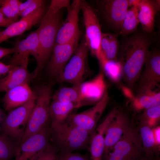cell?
I'll use <instances>...</instances> for the list:
<instances>
[{"instance_id": "38", "label": "cell", "mask_w": 160, "mask_h": 160, "mask_svg": "<svg viewBox=\"0 0 160 160\" xmlns=\"http://www.w3.org/2000/svg\"><path fill=\"white\" fill-rule=\"evenodd\" d=\"M13 67L10 65L5 64L0 61V77L3 75L7 74Z\"/></svg>"}, {"instance_id": "26", "label": "cell", "mask_w": 160, "mask_h": 160, "mask_svg": "<svg viewBox=\"0 0 160 160\" xmlns=\"http://www.w3.org/2000/svg\"><path fill=\"white\" fill-rule=\"evenodd\" d=\"M81 107L78 104L65 103L52 100L49 109L51 124H58L64 122L73 110Z\"/></svg>"}, {"instance_id": "20", "label": "cell", "mask_w": 160, "mask_h": 160, "mask_svg": "<svg viewBox=\"0 0 160 160\" xmlns=\"http://www.w3.org/2000/svg\"><path fill=\"white\" fill-rule=\"evenodd\" d=\"M14 47L15 52L8 64L14 67L20 65L30 55L35 57L39 48L37 30L31 33L25 39L17 41Z\"/></svg>"}, {"instance_id": "15", "label": "cell", "mask_w": 160, "mask_h": 160, "mask_svg": "<svg viewBox=\"0 0 160 160\" xmlns=\"http://www.w3.org/2000/svg\"><path fill=\"white\" fill-rule=\"evenodd\" d=\"M79 42L55 43L47 66V71L51 76L57 77L75 52L79 46Z\"/></svg>"}, {"instance_id": "11", "label": "cell", "mask_w": 160, "mask_h": 160, "mask_svg": "<svg viewBox=\"0 0 160 160\" xmlns=\"http://www.w3.org/2000/svg\"><path fill=\"white\" fill-rule=\"evenodd\" d=\"M80 5V0H74L71 3L67 9L65 20L58 32L56 43L63 44L71 41L79 42L80 37L79 25Z\"/></svg>"}, {"instance_id": "35", "label": "cell", "mask_w": 160, "mask_h": 160, "mask_svg": "<svg viewBox=\"0 0 160 160\" xmlns=\"http://www.w3.org/2000/svg\"><path fill=\"white\" fill-rule=\"evenodd\" d=\"M45 1L34 0L20 14V18L24 17L45 4Z\"/></svg>"}, {"instance_id": "41", "label": "cell", "mask_w": 160, "mask_h": 160, "mask_svg": "<svg viewBox=\"0 0 160 160\" xmlns=\"http://www.w3.org/2000/svg\"><path fill=\"white\" fill-rule=\"evenodd\" d=\"M7 114L0 108V134H2L5 120Z\"/></svg>"}, {"instance_id": "24", "label": "cell", "mask_w": 160, "mask_h": 160, "mask_svg": "<svg viewBox=\"0 0 160 160\" xmlns=\"http://www.w3.org/2000/svg\"><path fill=\"white\" fill-rule=\"evenodd\" d=\"M52 99L63 103L78 104L81 106L87 105L81 94L80 84L61 87L55 92Z\"/></svg>"}, {"instance_id": "9", "label": "cell", "mask_w": 160, "mask_h": 160, "mask_svg": "<svg viewBox=\"0 0 160 160\" xmlns=\"http://www.w3.org/2000/svg\"><path fill=\"white\" fill-rule=\"evenodd\" d=\"M144 65L136 84L137 93L140 94L156 90L160 82V53L158 49L149 51Z\"/></svg>"}, {"instance_id": "46", "label": "cell", "mask_w": 160, "mask_h": 160, "mask_svg": "<svg viewBox=\"0 0 160 160\" xmlns=\"http://www.w3.org/2000/svg\"><path fill=\"white\" fill-rule=\"evenodd\" d=\"M2 31V30H1L0 29V31Z\"/></svg>"}, {"instance_id": "21", "label": "cell", "mask_w": 160, "mask_h": 160, "mask_svg": "<svg viewBox=\"0 0 160 160\" xmlns=\"http://www.w3.org/2000/svg\"><path fill=\"white\" fill-rule=\"evenodd\" d=\"M158 0H140L137 3L138 17L143 31L149 34L154 32L155 19L159 9Z\"/></svg>"}, {"instance_id": "29", "label": "cell", "mask_w": 160, "mask_h": 160, "mask_svg": "<svg viewBox=\"0 0 160 160\" xmlns=\"http://www.w3.org/2000/svg\"><path fill=\"white\" fill-rule=\"evenodd\" d=\"M138 129L143 148L145 155L154 157L159 154L160 149L156 146L152 129L140 122Z\"/></svg>"}, {"instance_id": "32", "label": "cell", "mask_w": 160, "mask_h": 160, "mask_svg": "<svg viewBox=\"0 0 160 160\" xmlns=\"http://www.w3.org/2000/svg\"><path fill=\"white\" fill-rule=\"evenodd\" d=\"M140 119V122L151 129L158 126L160 120V105L143 110Z\"/></svg>"}, {"instance_id": "34", "label": "cell", "mask_w": 160, "mask_h": 160, "mask_svg": "<svg viewBox=\"0 0 160 160\" xmlns=\"http://www.w3.org/2000/svg\"><path fill=\"white\" fill-rule=\"evenodd\" d=\"M57 160H90L87 156L73 152H59Z\"/></svg>"}, {"instance_id": "43", "label": "cell", "mask_w": 160, "mask_h": 160, "mask_svg": "<svg viewBox=\"0 0 160 160\" xmlns=\"http://www.w3.org/2000/svg\"><path fill=\"white\" fill-rule=\"evenodd\" d=\"M154 158L145 155L137 160H153Z\"/></svg>"}, {"instance_id": "16", "label": "cell", "mask_w": 160, "mask_h": 160, "mask_svg": "<svg viewBox=\"0 0 160 160\" xmlns=\"http://www.w3.org/2000/svg\"><path fill=\"white\" fill-rule=\"evenodd\" d=\"M47 9L45 4L25 17L11 24L0 31V44L12 37L21 34L39 23Z\"/></svg>"}, {"instance_id": "37", "label": "cell", "mask_w": 160, "mask_h": 160, "mask_svg": "<svg viewBox=\"0 0 160 160\" xmlns=\"http://www.w3.org/2000/svg\"><path fill=\"white\" fill-rule=\"evenodd\" d=\"M155 143L156 146L160 149V127L158 126L152 129Z\"/></svg>"}, {"instance_id": "7", "label": "cell", "mask_w": 160, "mask_h": 160, "mask_svg": "<svg viewBox=\"0 0 160 160\" xmlns=\"http://www.w3.org/2000/svg\"><path fill=\"white\" fill-rule=\"evenodd\" d=\"M36 100V96L22 105L11 110L7 114L2 134L20 143Z\"/></svg>"}, {"instance_id": "25", "label": "cell", "mask_w": 160, "mask_h": 160, "mask_svg": "<svg viewBox=\"0 0 160 160\" xmlns=\"http://www.w3.org/2000/svg\"><path fill=\"white\" fill-rule=\"evenodd\" d=\"M118 35L117 33H102L100 45V53L106 59L117 60L120 46L118 38Z\"/></svg>"}, {"instance_id": "45", "label": "cell", "mask_w": 160, "mask_h": 160, "mask_svg": "<svg viewBox=\"0 0 160 160\" xmlns=\"http://www.w3.org/2000/svg\"><path fill=\"white\" fill-rule=\"evenodd\" d=\"M153 160H160V159L158 157H156V158H154Z\"/></svg>"}, {"instance_id": "1", "label": "cell", "mask_w": 160, "mask_h": 160, "mask_svg": "<svg viewBox=\"0 0 160 160\" xmlns=\"http://www.w3.org/2000/svg\"><path fill=\"white\" fill-rule=\"evenodd\" d=\"M151 43L150 34L143 31L124 37L120 43L117 60L122 67V80L131 89L142 72Z\"/></svg>"}, {"instance_id": "44", "label": "cell", "mask_w": 160, "mask_h": 160, "mask_svg": "<svg viewBox=\"0 0 160 160\" xmlns=\"http://www.w3.org/2000/svg\"><path fill=\"white\" fill-rule=\"evenodd\" d=\"M4 1V0H0V7H1V5H2L3 2V1Z\"/></svg>"}, {"instance_id": "5", "label": "cell", "mask_w": 160, "mask_h": 160, "mask_svg": "<svg viewBox=\"0 0 160 160\" xmlns=\"http://www.w3.org/2000/svg\"><path fill=\"white\" fill-rule=\"evenodd\" d=\"M89 49L84 37L69 61L60 72L57 78L61 82L73 85L81 84L91 73L88 65Z\"/></svg>"}, {"instance_id": "3", "label": "cell", "mask_w": 160, "mask_h": 160, "mask_svg": "<svg viewBox=\"0 0 160 160\" xmlns=\"http://www.w3.org/2000/svg\"><path fill=\"white\" fill-rule=\"evenodd\" d=\"M51 128L54 147L59 152H73L85 148L89 144L91 135L79 126L65 121L51 124Z\"/></svg>"}, {"instance_id": "30", "label": "cell", "mask_w": 160, "mask_h": 160, "mask_svg": "<svg viewBox=\"0 0 160 160\" xmlns=\"http://www.w3.org/2000/svg\"><path fill=\"white\" fill-rule=\"evenodd\" d=\"M17 147L13 139L0 134V160H11L15 156Z\"/></svg>"}, {"instance_id": "8", "label": "cell", "mask_w": 160, "mask_h": 160, "mask_svg": "<svg viewBox=\"0 0 160 160\" xmlns=\"http://www.w3.org/2000/svg\"><path fill=\"white\" fill-rule=\"evenodd\" d=\"M85 29L84 38L89 51L97 59L100 55V45L102 32L97 16L92 7L86 1L81 0Z\"/></svg>"}, {"instance_id": "4", "label": "cell", "mask_w": 160, "mask_h": 160, "mask_svg": "<svg viewBox=\"0 0 160 160\" xmlns=\"http://www.w3.org/2000/svg\"><path fill=\"white\" fill-rule=\"evenodd\" d=\"M35 93L36 96L35 105L19 144L46 126L50 117L49 109L52 96L51 86L48 84L41 86Z\"/></svg>"}, {"instance_id": "27", "label": "cell", "mask_w": 160, "mask_h": 160, "mask_svg": "<svg viewBox=\"0 0 160 160\" xmlns=\"http://www.w3.org/2000/svg\"><path fill=\"white\" fill-rule=\"evenodd\" d=\"M100 68L112 82L118 83L122 79L123 70L120 62L117 60H109L100 55L97 59Z\"/></svg>"}, {"instance_id": "6", "label": "cell", "mask_w": 160, "mask_h": 160, "mask_svg": "<svg viewBox=\"0 0 160 160\" xmlns=\"http://www.w3.org/2000/svg\"><path fill=\"white\" fill-rule=\"evenodd\" d=\"M144 153L137 128L131 124L103 160H137Z\"/></svg>"}, {"instance_id": "12", "label": "cell", "mask_w": 160, "mask_h": 160, "mask_svg": "<svg viewBox=\"0 0 160 160\" xmlns=\"http://www.w3.org/2000/svg\"><path fill=\"white\" fill-rule=\"evenodd\" d=\"M99 10L106 21L119 32L124 18L130 5L131 0L97 1Z\"/></svg>"}, {"instance_id": "22", "label": "cell", "mask_w": 160, "mask_h": 160, "mask_svg": "<svg viewBox=\"0 0 160 160\" xmlns=\"http://www.w3.org/2000/svg\"><path fill=\"white\" fill-rule=\"evenodd\" d=\"M81 94L87 105L97 103L107 91L103 73L102 71L93 79L80 84Z\"/></svg>"}, {"instance_id": "13", "label": "cell", "mask_w": 160, "mask_h": 160, "mask_svg": "<svg viewBox=\"0 0 160 160\" xmlns=\"http://www.w3.org/2000/svg\"><path fill=\"white\" fill-rule=\"evenodd\" d=\"M131 124L128 114L118 108L105 132L103 155L109 153Z\"/></svg>"}, {"instance_id": "19", "label": "cell", "mask_w": 160, "mask_h": 160, "mask_svg": "<svg viewBox=\"0 0 160 160\" xmlns=\"http://www.w3.org/2000/svg\"><path fill=\"white\" fill-rule=\"evenodd\" d=\"M117 110V107H114L91 135L89 144L90 154V160H103L104 149L105 131Z\"/></svg>"}, {"instance_id": "23", "label": "cell", "mask_w": 160, "mask_h": 160, "mask_svg": "<svg viewBox=\"0 0 160 160\" xmlns=\"http://www.w3.org/2000/svg\"><path fill=\"white\" fill-rule=\"evenodd\" d=\"M36 96L28 84L14 87L6 92L3 99L5 109L10 111L24 104Z\"/></svg>"}, {"instance_id": "10", "label": "cell", "mask_w": 160, "mask_h": 160, "mask_svg": "<svg viewBox=\"0 0 160 160\" xmlns=\"http://www.w3.org/2000/svg\"><path fill=\"white\" fill-rule=\"evenodd\" d=\"M110 100L107 90L100 100L92 107L79 113L71 114L65 121L83 128L91 135L96 128Z\"/></svg>"}, {"instance_id": "14", "label": "cell", "mask_w": 160, "mask_h": 160, "mask_svg": "<svg viewBox=\"0 0 160 160\" xmlns=\"http://www.w3.org/2000/svg\"><path fill=\"white\" fill-rule=\"evenodd\" d=\"M50 133L51 129L47 126L20 143L16 152L15 160H29L50 144Z\"/></svg>"}, {"instance_id": "47", "label": "cell", "mask_w": 160, "mask_h": 160, "mask_svg": "<svg viewBox=\"0 0 160 160\" xmlns=\"http://www.w3.org/2000/svg\"><path fill=\"white\" fill-rule=\"evenodd\" d=\"M1 79V77H0V79Z\"/></svg>"}, {"instance_id": "33", "label": "cell", "mask_w": 160, "mask_h": 160, "mask_svg": "<svg viewBox=\"0 0 160 160\" xmlns=\"http://www.w3.org/2000/svg\"><path fill=\"white\" fill-rule=\"evenodd\" d=\"M59 151L50 144L39 151L29 160H57Z\"/></svg>"}, {"instance_id": "36", "label": "cell", "mask_w": 160, "mask_h": 160, "mask_svg": "<svg viewBox=\"0 0 160 160\" xmlns=\"http://www.w3.org/2000/svg\"><path fill=\"white\" fill-rule=\"evenodd\" d=\"M71 4L69 0H52L49 7L56 11H59L66 8L67 9Z\"/></svg>"}, {"instance_id": "2", "label": "cell", "mask_w": 160, "mask_h": 160, "mask_svg": "<svg viewBox=\"0 0 160 160\" xmlns=\"http://www.w3.org/2000/svg\"><path fill=\"white\" fill-rule=\"evenodd\" d=\"M62 9L56 11L49 7L36 29L39 48L35 57L37 66L33 72L36 77L41 71L52 54L58 31L63 23Z\"/></svg>"}, {"instance_id": "28", "label": "cell", "mask_w": 160, "mask_h": 160, "mask_svg": "<svg viewBox=\"0 0 160 160\" xmlns=\"http://www.w3.org/2000/svg\"><path fill=\"white\" fill-rule=\"evenodd\" d=\"M135 0L133 4L128 9L123 20L119 32L117 33L125 37L135 32L140 23L138 17L137 3Z\"/></svg>"}, {"instance_id": "42", "label": "cell", "mask_w": 160, "mask_h": 160, "mask_svg": "<svg viewBox=\"0 0 160 160\" xmlns=\"http://www.w3.org/2000/svg\"><path fill=\"white\" fill-rule=\"evenodd\" d=\"M33 0H28L24 2H21L19 6V15L20 14L26 9L33 1Z\"/></svg>"}, {"instance_id": "31", "label": "cell", "mask_w": 160, "mask_h": 160, "mask_svg": "<svg viewBox=\"0 0 160 160\" xmlns=\"http://www.w3.org/2000/svg\"><path fill=\"white\" fill-rule=\"evenodd\" d=\"M21 2L18 0H4L0 12L6 17L15 22L20 17L19 6Z\"/></svg>"}, {"instance_id": "18", "label": "cell", "mask_w": 160, "mask_h": 160, "mask_svg": "<svg viewBox=\"0 0 160 160\" xmlns=\"http://www.w3.org/2000/svg\"><path fill=\"white\" fill-rule=\"evenodd\" d=\"M28 57L25 58L20 65L14 67L5 77L0 79V92H6L16 86L28 83L36 77L33 72L28 71Z\"/></svg>"}, {"instance_id": "40", "label": "cell", "mask_w": 160, "mask_h": 160, "mask_svg": "<svg viewBox=\"0 0 160 160\" xmlns=\"http://www.w3.org/2000/svg\"><path fill=\"white\" fill-rule=\"evenodd\" d=\"M15 49L12 48H5L0 47V60L3 57L12 53H14Z\"/></svg>"}, {"instance_id": "17", "label": "cell", "mask_w": 160, "mask_h": 160, "mask_svg": "<svg viewBox=\"0 0 160 160\" xmlns=\"http://www.w3.org/2000/svg\"><path fill=\"white\" fill-rule=\"evenodd\" d=\"M123 94L128 99L130 106L138 113L160 105V92L155 90L148 92L135 95L132 90L125 85H120Z\"/></svg>"}, {"instance_id": "39", "label": "cell", "mask_w": 160, "mask_h": 160, "mask_svg": "<svg viewBox=\"0 0 160 160\" xmlns=\"http://www.w3.org/2000/svg\"><path fill=\"white\" fill-rule=\"evenodd\" d=\"M14 22H15L6 17L0 12V27H7Z\"/></svg>"}]
</instances>
